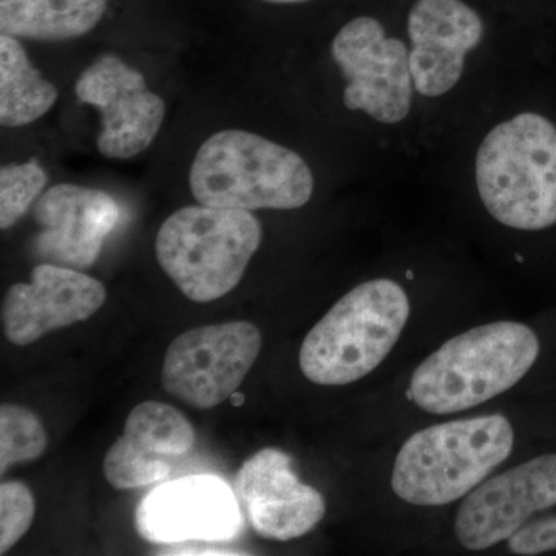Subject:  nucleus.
Returning a JSON list of instances; mask_svg holds the SVG:
<instances>
[{
    "label": "nucleus",
    "instance_id": "obj_10",
    "mask_svg": "<svg viewBox=\"0 0 556 556\" xmlns=\"http://www.w3.org/2000/svg\"><path fill=\"white\" fill-rule=\"evenodd\" d=\"M76 97L101 112L97 139L101 155L129 160L156 138L166 104L149 90L144 76L115 54L98 58L76 80Z\"/></svg>",
    "mask_w": 556,
    "mask_h": 556
},
{
    "label": "nucleus",
    "instance_id": "obj_2",
    "mask_svg": "<svg viewBox=\"0 0 556 556\" xmlns=\"http://www.w3.org/2000/svg\"><path fill=\"white\" fill-rule=\"evenodd\" d=\"M514 445V427L503 415L424 428L399 450L391 489L412 506H447L473 492L506 463Z\"/></svg>",
    "mask_w": 556,
    "mask_h": 556
},
{
    "label": "nucleus",
    "instance_id": "obj_20",
    "mask_svg": "<svg viewBox=\"0 0 556 556\" xmlns=\"http://www.w3.org/2000/svg\"><path fill=\"white\" fill-rule=\"evenodd\" d=\"M49 177L36 161L0 169V228H13L46 188Z\"/></svg>",
    "mask_w": 556,
    "mask_h": 556
},
{
    "label": "nucleus",
    "instance_id": "obj_8",
    "mask_svg": "<svg viewBox=\"0 0 556 556\" xmlns=\"http://www.w3.org/2000/svg\"><path fill=\"white\" fill-rule=\"evenodd\" d=\"M332 60L348 80L343 104L362 110L382 124H397L412 109L409 50L388 38L375 17L358 16L340 28L331 46Z\"/></svg>",
    "mask_w": 556,
    "mask_h": 556
},
{
    "label": "nucleus",
    "instance_id": "obj_22",
    "mask_svg": "<svg viewBox=\"0 0 556 556\" xmlns=\"http://www.w3.org/2000/svg\"><path fill=\"white\" fill-rule=\"evenodd\" d=\"M508 551L515 555L533 556L556 551V517L527 522L514 536L508 538Z\"/></svg>",
    "mask_w": 556,
    "mask_h": 556
},
{
    "label": "nucleus",
    "instance_id": "obj_15",
    "mask_svg": "<svg viewBox=\"0 0 556 556\" xmlns=\"http://www.w3.org/2000/svg\"><path fill=\"white\" fill-rule=\"evenodd\" d=\"M39 233L36 251L43 258L67 266L90 268L112 230L118 225L121 208L109 193L75 185H58L36 201Z\"/></svg>",
    "mask_w": 556,
    "mask_h": 556
},
{
    "label": "nucleus",
    "instance_id": "obj_17",
    "mask_svg": "<svg viewBox=\"0 0 556 556\" xmlns=\"http://www.w3.org/2000/svg\"><path fill=\"white\" fill-rule=\"evenodd\" d=\"M108 0H0V31L13 38L67 40L100 24Z\"/></svg>",
    "mask_w": 556,
    "mask_h": 556
},
{
    "label": "nucleus",
    "instance_id": "obj_18",
    "mask_svg": "<svg viewBox=\"0 0 556 556\" xmlns=\"http://www.w3.org/2000/svg\"><path fill=\"white\" fill-rule=\"evenodd\" d=\"M58 100V89L28 61L20 40L0 36V123L22 127L46 115Z\"/></svg>",
    "mask_w": 556,
    "mask_h": 556
},
{
    "label": "nucleus",
    "instance_id": "obj_1",
    "mask_svg": "<svg viewBox=\"0 0 556 556\" xmlns=\"http://www.w3.org/2000/svg\"><path fill=\"white\" fill-rule=\"evenodd\" d=\"M532 328L493 321L447 340L409 380V397L430 415H455L506 393L526 378L540 356Z\"/></svg>",
    "mask_w": 556,
    "mask_h": 556
},
{
    "label": "nucleus",
    "instance_id": "obj_13",
    "mask_svg": "<svg viewBox=\"0 0 556 556\" xmlns=\"http://www.w3.org/2000/svg\"><path fill=\"white\" fill-rule=\"evenodd\" d=\"M108 299L104 285L67 266L42 263L30 283L13 285L2 305L3 332L13 345L35 343L56 329L87 320Z\"/></svg>",
    "mask_w": 556,
    "mask_h": 556
},
{
    "label": "nucleus",
    "instance_id": "obj_9",
    "mask_svg": "<svg viewBox=\"0 0 556 556\" xmlns=\"http://www.w3.org/2000/svg\"><path fill=\"white\" fill-rule=\"evenodd\" d=\"M556 506V453L533 457L485 479L468 493L455 519L467 551H485L507 541L538 511Z\"/></svg>",
    "mask_w": 556,
    "mask_h": 556
},
{
    "label": "nucleus",
    "instance_id": "obj_21",
    "mask_svg": "<svg viewBox=\"0 0 556 556\" xmlns=\"http://www.w3.org/2000/svg\"><path fill=\"white\" fill-rule=\"evenodd\" d=\"M35 518V497L31 490L20 481L0 485V555L11 547L30 529Z\"/></svg>",
    "mask_w": 556,
    "mask_h": 556
},
{
    "label": "nucleus",
    "instance_id": "obj_7",
    "mask_svg": "<svg viewBox=\"0 0 556 556\" xmlns=\"http://www.w3.org/2000/svg\"><path fill=\"white\" fill-rule=\"evenodd\" d=\"M262 346V332L249 321L189 329L167 348L161 382L190 407H217L239 390Z\"/></svg>",
    "mask_w": 556,
    "mask_h": 556
},
{
    "label": "nucleus",
    "instance_id": "obj_19",
    "mask_svg": "<svg viewBox=\"0 0 556 556\" xmlns=\"http://www.w3.org/2000/svg\"><path fill=\"white\" fill-rule=\"evenodd\" d=\"M46 427L36 413L16 404L0 407V473L16 464L38 459L47 448Z\"/></svg>",
    "mask_w": 556,
    "mask_h": 556
},
{
    "label": "nucleus",
    "instance_id": "obj_3",
    "mask_svg": "<svg viewBox=\"0 0 556 556\" xmlns=\"http://www.w3.org/2000/svg\"><path fill=\"white\" fill-rule=\"evenodd\" d=\"M407 292L390 278L351 289L314 325L300 348L303 376L321 387L367 378L396 346L409 318Z\"/></svg>",
    "mask_w": 556,
    "mask_h": 556
},
{
    "label": "nucleus",
    "instance_id": "obj_16",
    "mask_svg": "<svg viewBox=\"0 0 556 556\" xmlns=\"http://www.w3.org/2000/svg\"><path fill=\"white\" fill-rule=\"evenodd\" d=\"M195 430L172 405L146 401L131 409L123 437L104 457V475L118 490L141 489L169 477L172 460L188 455Z\"/></svg>",
    "mask_w": 556,
    "mask_h": 556
},
{
    "label": "nucleus",
    "instance_id": "obj_24",
    "mask_svg": "<svg viewBox=\"0 0 556 556\" xmlns=\"http://www.w3.org/2000/svg\"><path fill=\"white\" fill-rule=\"evenodd\" d=\"M229 401L232 402L233 407H240V405H243L244 396L239 393V391H236V393L230 396Z\"/></svg>",
    "mask_w": 556,
    "mask_h": 556
},
{
    "label": "nucleus",
    "instance_id": "obj_11",
    "mask_svg": "<svg viewBox=\"0 0 556 556\" xmlns=\"http://www.w3.org/2000/svg\"><path fill=\"white\" fill-rule=\"evenodd\" d=\"M239 497L222 478L193 475L161 484L135 514L139 535L153 544L229 541L239 536Z\"/></svg>",
    "mask_w": 556,
    "mask_h": 556
},
{
    "label": "nucleus",
    "instance_id": "obj_23",
    "mask_svg": "<svg viewBox=\"0 0 556 556\" xmlns=\"http://www.w3.org/2000/svg\"><path fill=\"white\" fill-rule=\"evenodd\" d=\"M169 555H240V552H230L226 548H182V551L170 552Z\"/></svg>",
    "mask_w": 556,
    "mask_h": 556
},
{
    "label": "nucleus",
    "instance_id": "obj_12",
    "mask_svg": "<svg viewBox=\"0 0 556 556\" xmlns=\"http://www.w3.org/2000/svg\"><path fill=\"white\" fill-rule=\"evenodd\" d=\"M233 485L249 525L268 540L306 535L327 514L325 497L300 481L283 450L263 448L249 457Z\"/></svg>",
    "mask_w": 556,
    "mask_h": 556
},
{
    "label": "nucleus",
    "instance_id": "obj_6",
    "mask_svg": "<svg viewBox=\"0 0 556 556\" xmlns=\"http://www.w3.org/2000/svg\"><path fill=\"white\" fill-rule=\"evenodd\" d=\"M262 239V223L251 211L200 204L167 217L155 252L161 268L186 298L208 303L237 288Z\"/></svg>",
    "mask_w": 556,
    "mask_h": 556
},
{
    "label": "nucleus",
    "instance_id": "obj_5",
    "mask_svg": "<svg viewBox=\"0 0 556 556\" xmlns=\"http://www.w3.org/2000/svg\"><path fill=\"white\" fill-rule=\"evenodd\" d=\"M482 203L501 225L543 230L556 225V127L521 113L490 130L477 155Z\"/></svg>",
    "mask_w": 556,
    "mask_h": 556
},
{
    "label": "nucleus",
    "instance_id": "obj_25",
    "mask_svg": "<svg viewBox=\"0 0 556 556\" xmlns=\"http://www.w3.org/2000/svg\"><path fill=\"white\" fill-rule=\"evenodd\" d=\"M265 2H269V3H302V2H309V0H265Z\"/></svg>",
    "mask_w": 556,
    "mask_h": 556
},
{
    "label": "nucleus",
    "instance_id": "obj_14",
    "mask_svg": "<svg viewBox=\"0 0 556 556\" xmlns=\"http://www.w3.org/2000/svg\"><path fill=\"white\" fill-rule=\"evenodd\" d=\"M484 35L481 17L463 0H416L408 14L409 68L415 90L438 98L459 83L468 51Z\"/></svg>",
    "mask_w": 556,
    "mask_h": 556
},
{
    "label": "nucleus",
    "instance_id": "obj_4",
    "mask_svg": "<svg viewBox=\"0 0 556 556\" xmlns=\"http://www.w3.org/2000/svg\"><path fill=\"white\" fill-rule=\"evenodd\" d=\"M189 185L204 206L291 211L308 203L314 177L299 153L251 131L229 129L201 144Z\"/></svg>",
    "mask_w": 556,
    "mask_h": 556
}]
</instances>
